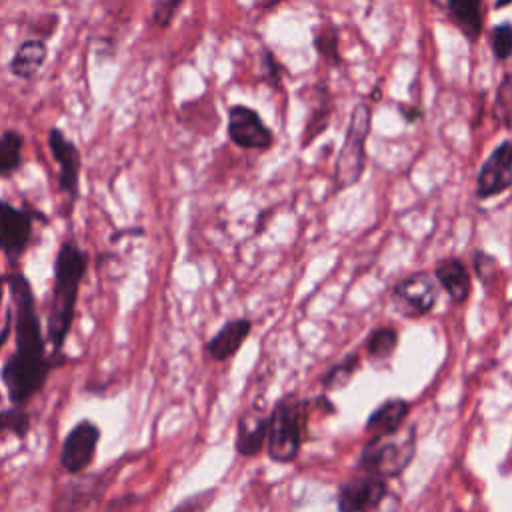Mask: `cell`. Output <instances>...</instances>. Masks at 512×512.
<instances>
[{"label": "cell", "mask_w": 512, "mask_h": 512, "mask_svg": "<svg viewBox=\"0 0 512 512\" xmlns=\"http://www.w3.org/2000/svg\"><path fill=\"white\" fill-rule=\"evenodd\" d=\"M4 280L12 302L10 314L16 352L4 362L0 376L10 404L26 406L42 390L52 368L62 360H52L46 354V338L28 276L20 270H10Z\"/></svg>", "instance_id": "cell-1"}, {"label": "cell", "mask_w": 512, "mask_h": 512, "mask_svg": "<svg viewBox=\"0 0 512 512\" xmlns=\"http://www.w3.org/2000/svg\"><path fill=\"white\" fill-rule=\"evenodd\" d=\"M88 272V254L74 242L60 244L54 258V282L48 304V342L54 352H60L68 340V334L76 316L78 290Z\"/></svg>", "instance_id": "cell-2"}, {"label": "cell", "mask_w": 512, "mask_h": 512, "mask_svg": "<svg viewBox=\"0 0 512 512\" xmlns=\"http://www.w3.org/2000/svg\"><path fill=\"white\" fill-rule=\"evenodd\" d=\"M416 450V428L402 424L394 432L374 434L362 448L358 466L372 476L392 478L404 472Z\"/></svg>", "instance_id": "cell-3"}, {"label": "cell", "mask_w": 512, "mask_h": 512, "mask_svg": "<svg viewBox=\"0 0 512 512\" xmlns=\"http://www.w3.org/2000/svg\"><path fill=\"white\" fill-rule=\"evenodd\" d=\"M304 430V406L296 396H286L276 402L272 414L268 416L266 452L274 462H292L302 444Z\"/></svg>", "instance_id": "cell-4"}, {"label": "cell", "mask_w": 512, "mask_h": 512, "mask_svg": "<svg viewBox=\"0 0 512 512\" xmlns=\"http://www.w3.org/2000/svg\"><path fill=\"white\" fill-rule=\"evenodd\" d=\"M370 120H372L370 108L366 104H356L350 114L346 132H344V142H342L340 154L336 158L334 182H336L338 190L356 184L364 172Z\"/></svg>", "instance_id": "cell-5"}, {"label": "cell", "mask_w": 512, "mask_h": 512, "mask_svg": "<svg viewBox=\"0 0 512 512\" xmlns=\"http://www.w3.org/2000/svg\"><path fill=\"white\" fill-rule=\"evenodd\" d=\"M116 476L118 466H106L92 474H78V478L60 488L50 512H84L104 496Z\"/></svg>", "instance_id": "cell-6"}, {"label": "cell", "mask_w": 512, "mask_h": 512, "mask_svg": "<svg viewBox=\"0 0 512 512\" xmlns=\"http://www.w3.org/2000/svg\"><path fill=\"white\" fill-rule=\"evenodd\" d=\"M100 436H102V430L94 420L90 418L78 420L70 428V432L64 436V442L60 446V466L64 468V472L72 476L84 474L94 462Z\"/></svg>", "instance_id": "cell-7"}, {"label": "cell", "mask_w": 512, "mask_h": 512, "mask_svg": "<svg viewBox=\"0 0 512 512\" xmlns=\"http://www.w3.org/2000/svg\"><path fill=\"white\" fill-rule=\"evenodd\" d=\"M32 230L34 220L30 212L0 200V250L10 264H16L26 252L32 240Z\"/></svg>", "instance_id": "cell-8"}, {"label": "cell", "mask_w": 512, "mask_h": 512, "mask_svg": "<svg viewBox=\"0 0 512 512\" xmlns=\"http://www.w3.org/2000/svg\"><path fill=\"white\" fill-rule=\"evenodd\" d=\"M48 148L52 152L54 162L58 164L60 190L70 198V202H76L80 196V168H82L78 146L58 126H52L48 130Z\"/></svg>", "instance_id": "cell-9"}, {"label": "cell", "mask_w": 512, "mask_h": 512, "mask_svg": "<svg viewBox=\"0 0 512 512\" xmlns=\"http://www.w3.org/2000/svg\"><path fill=\"white\" fill-rule=\"evenodd\" d=\"M228 138L240 146L250 150H266L272 146L274 136L270 128L264 124L260 114L244 104H234L228 110V124H226Z\"/></svg>", "instance_id": "cell-10"}, {"label": "cell", "mask_w": 512, "mask_h": 512, "mask_svg": "<svg viewBox=\"0 0 512 512\" xmlns=\"http://www.w3.org/2000/svg\"><path fill=\"white\" fill-rule=\"evenodd\" d=\"M512 186V142L502 140L484 160L476 178V196L492 198Z\"/></svg>", "instance_id": "cell-11"}, {"label": "cell", "mask_w": 512, "mask_h": 512, "mask_svg": "<svg viewBox=\"0 0 512 512\" xmlns=\"http://www.w3.org/2000/svg\"><path fill=\"white\" fill-rule=\"evenodd\" d=\"M386 480L380 476L364 474L344 482L338 490L340 512H370L386 498Z\"/></svg>", "instance_id": "cell-12"}, {"label": "cell", "mask_w": 512, "mask_h": 512, "mask_svg": "<svg viewBox=\"0 0 512 512\" xmlns=\"http://www.w3.org/2000/svg\"><path fill=\"white\" fill-rule=\"evenodd\" d=\"M436 296H438L436 280L424 272L404 278L392 290V298H394L396 306L404 314H410V316L430 312L436 304Z\"/></svg>", "instance_id": "cell-13"}, {"label": "cell", "mask_w": 512, "mask_h": 512, "mask_svg": "<svg viewBox=\"0 0 512 512\" xmlns=\"http://www.w3.org/2000/svg\"><path fill=\"white\" fill-rule=\"evenodd\" d=\"M252 330V322L248 318H236V320H228L208 342H206V352L212 360L216 362H224L230 356H234L244 340L248 338Z\"/></svg>", "instance_id": "cell-14"}, {"label": "cell", "mask_w": 512, "mask_h": 512, "mask_svg": "<svg viewBox=\"0 0 512 512\" xmlns=\"http://www.w3.org/2000/svg\"><path fill=\"white\" fill-rule=\"evenodd\" d=\"M46 56H48L46 42L42 38H28L14 50L8 62V70L12 76L20 80H32L44 66Z\"/></svg>", "instance_id": "cell-15"}, {"label": "cell", "mask_w": 512, "mask_h": 512, "mask_svg": "<svg viewBox=\"0 0 512 512\" xmlns=\"http://www.w3.org/2000/svg\"><path fill=\"white\" fill-rule=\"evenodd\" d=\"M266 434H268V416L258 412L256 408L248 410L238 422L236 450L244 456L258 454L266 444Z\"/></svg>", "instance_id": "cell-16"}, {"label": "cell", "mask_w": 512, "mask_h": 512, "mask_svg": "<svg viewBox=\"0 0 512 512\" xmlns=\"http://www.w3.org/2000/svg\"><path fill=\"white\" fill-rule=\"evenodd\" d=\"M436 280L456 302H464L470 294V274L458 258H446L438 262Z\"/></svg>", "instance_id": "cell-17"}, {"label": "cell", "mask_w": 512, "mask_h": 512, "mask_svg": "<svg viewBox=\"0 0 512 512\" xmlns=\"http://www.w3.org/2000/svg\"><path fill=\"white\" fill-rule=\"evenodd\" d=\"M410 412V404L402 398H390L386 402H382L368 418L366 422V430L374 436V434H386V432H394L396 428H400L406 420Z\"/></svg>", "instance_id": "cell-18"}, {"label": "cell", "mask_w": 512, "mask_h": 512, "mask_svg": "<svg viewBox=\"0 0 512 512\" xmlns=\"http://www.w3.org/2000/svg\"><path fill=\"white\" fill-rule=\"evenodd\" d=\"M444 6L468 40L476 42L482 32V0H444Z\"/></svg>", "instance_id": "cell-19"}, {"label": "cell", "mask_w": 512, "mask_h": 512, "mask_svg": "<svg viewBox=\"0 0 512 512\" xmlns=\"http://www.w3.org/2000/svg\"><path fill=\"white\" fill-rule=\"evenodd\" d=\"M24 136L18 130H4L0 134V178L12 176L22 166Z\"/></svg>", "instance_id": "cell-20"}, {"label": "cell", "mask_w": 512, "mask_h": 512, "mask_svg": "<svg viewBox=\"0 0 512 512\" xmlns=\"http://www.w3.org/2000/svg\"><path fill=\"white\" fill-rule=\"evenodd\" d=\"M314 48L316 52L330 64H340V50H338V30L334 24L324 22L322 26L314 28Z\"/></svg>", "instance_id": "cell-21"}, {"label": "cell", "mask_w": 512, "mask_h": 512, "mask_svg": "<svg viewBox=\"0 0 512 512\" xmlns=\"http://www.w3.org/2000/svg\"><path fill=\"white\" fill-rule=\"evenodd\" d=\"M398 344V332L396 328H390V326H382V328H376L368 340H366V352L374 358V360H386L394 348Z\"/></svg>", "instance_id": "cell-22"}, {"label": "cell", "mask_w": 512, "mask_h": 512, "mask_svg": "<svg viewBox=\"0 0 512 512\" xmlns=\"http://www.w3.org/2000/svg\"><path fill=\"white\" fill-rule=\"evenodd\" d=\"M30 414L24 410V406H10L0 412V434H14L18 438H24L30 432Z\"/></svg>", "instance_id": "cell-23"}, {"label": "cell", "mask_w": 512, "mask_h": 512, "mask_svg": "<svg viewBox=\"0 0 512 512\" xmlns=\"http://www.w3.org/2000/svg\"><path fill=\"white\" fill-rule=\"evenodd\" d=\"M358 358L354 356V354H350V356H346L340 364H336L326 376H324V388L326 390H338V388H342V386H346L350 380H352V376H354V372L358 370Z\"/></svg>", "instance_id": "cell-24"}, {"label": "cell", "mask_w": 512, "mask_h": 512, "mask_svg": "<svg viewBox=\"0 0 512 512\" xmlns=\"http://www.w3.org/2000/svg\"><path fill=\"white\" fill-rule=\"evenodd\" d=\"M490 46L498 60L512 56V22H500L490 32Z\"/></svg>", "instance_id": "cell-25"}, {"label": "cell", "mask_w": 512, "mask_h": 512, "mask_svg": "<svg viewBox=\"0 0 512 512\" xmlns=\"http://www.w3.org/2000/svg\"><path fill=\"white\" fill-rule=\"evenodd\" d=\"M182 4H184V0H156L154 10H152V24L160 30H166L172 24V20L176 18Z\"/></svg>", "instance_id": "cell-26"}, {"label": "cell", "mask_w": 512, "mask_h": 512, "mask_svg": "<svg viewBox=\"0 0 512 512\" xmlns=\"http://www.w3.org/2000/svg\"><path fill=\"white\" fill-rule=\"evenodd\" d=\"M216 496V490L214 488H208V490H202V492H196L192 496H188L186 500H182L176 508H172L170 512H204L212 500Z\"/></svg>", "instance_id": "cell-27"}, {"label": "cell", "mask_w": 512, "mask_h": 512, "mask_svg": "<svg viewBox=\"0 0 512 512\" xmlns=\"http://www.w3.org/2000/svg\"><path fill=\"white\" fill-rule=\"evenodd\" d=\"M264 76H266V82L278 86L280 82V64L276 62L274 54L270 50H264Z\"/></svg>", "instance_id": "cell-28"}, {"label": "cell", "mask_w": 512, "mask_h": 512, "mask_svg": "<svg viewBox=\"0 0 512 512\" xmlns=\"http://www.w3.org/2000/svg\"><path fill=\"white\" fill-rule=\"evenodd\" d=\"M10 332H12V314L8 312V314H6V320H4V326L0 328V350H2L4 344L8 342Z\"/></svg>", "instance_id": "cell-29"}, {"label": "cell", "mask_w": 512, "mask_h": 512, "mask_svg": "<svg viewBox=\"0 0 512 512\" xmlns=\"http://www.w3.org/2000/svg\"><path fill=\"white\" fill-rule=\"evenodd\" d=\"M404 118L412 124V122H416V120H420L422 118V112L418 110V108H414V106H410V108H404Z\"/></svg>", "instance_id": "cell-30"}, {"label": "cell", "mask_w": 512, "mask_h": 512, "mask_svg": "<svg viewBox=\"0 0 512 512\" xmlns=\"http://www.w3.org/2000/svg\"><path fill=\"white\" fill-rule=\"evenodd\" d=\"M510 4H512V0H494V8H496V10L506 8V6H510Z\"/></svg>", "instance_id": "cell-31"}, {"label": "cell", "mask_w": 512, "mask_h": 512, "mask_svg": "<svg viewBox=\"0 0 512 512\" xmlns=\"http://www.w3.org/2000/svg\"><path fill=\"white\" fill-rule=\"evenodd\" d=\"M4 288H6V280H4V276L0 272V302H2V296H4Z\"/></svg>", "instance_id": "cell-32"}]
</instances>
